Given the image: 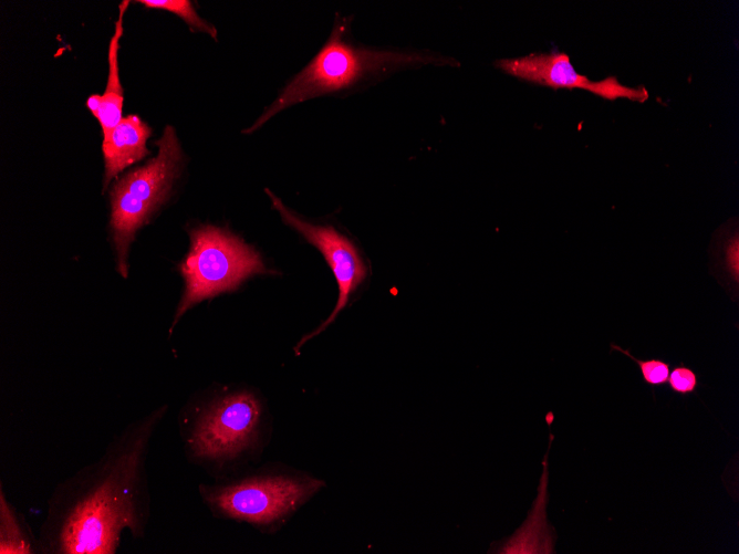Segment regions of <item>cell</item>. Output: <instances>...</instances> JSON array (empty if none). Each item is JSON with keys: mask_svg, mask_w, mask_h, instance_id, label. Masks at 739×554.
Here are the masks:
<instances>
[{"mask_svg": "<svg viewBox=\"0 0 739 554\" xmlns=\"http://www.w3.org/2000/svg\"><path fill=\"white\" fill-rule=\"evenodd\" d=\"M168 406L133 419L102 454L53 488L38 537L40 554H115L125 533L145 537L152 515L147 459Z\"/></svg>", "mask_w": 739, "mask_h": 554, "instance_id": "1", "label": "cell"}, {"mask_svg": "<svg viewBox=\"0 0 739 554\" xmlns=\"http://www.w3.org/2000/svg\"><path fill=\"white\" fill-rule=\"evenodd\" d=\"M177 427L186 460L220 480L260 463L273 419L256 391L219 387L189 400Z\"/></svg>", "mask_w": 739, "mask_h": 554, "instance_id": "2", "label": "cell"}, {"mask_svg": "<svg viewBox=\"0 0 739 554\" xmlns=\"http://www.w3.org/2000/svg\"><path fill=\"white\" fill-rule=\"evenodd\" d=\"M326 483L284 462H264L235 475L198 484L200 501L219 520L248 524L262 534L281 531Z\"/></svg>", "mask_w": 739, "mask_h": 554, "instance_id": "3", "label": "cell"}, {"mask_svg": "<svg viewBox=\"0 0 739 554\" xmlns=\"http://www.w3.org/2000/svg\"><path fill=\"white\" fill-rule=\"evenodd\" d=\"M344 27H335L313 60L282 90L247 133L258 129L267 121L289 106L335 92L361 79L388 69L408 64L439 62L430 56L392 51L360 49L344 39Z\"/></svg>", "mask_w": 739, "mask_h": 554, "instance_id": "4", "label": "cell"}, {"mask_svg": "<svg viewBox=\"0 0 739 554\" xmlns=\"http://www.w3.org/2000/svg\"><path fill=\"white\" fill-rule=\"evenodd\" d=\"M190 250L180 265L185 291L169 334L199 302L232 291L248 276L266 272L259 254L230 232L212 226L190 231Z\"/></svg>", "mask_w": 739, "mask_h": 554, "instance_id": "5", "label": "cell"}, {"mask_svg": "<svg viewBox=\"0 0 739 554\" xmlns=\"http://www.w3.org/2000/svg\"><path fill=\"white\" fill-rule=\"evenodd\" d=\"M157 146V156L119 179L111 192V227L118 271L124 278L127 275L128 247L136 230L166 198L178 174L181 151L171 126L164 129Z\"/></svg>", "mask_w": 739, "mask_h": 554, "instance_id": "6", "label": "cell"}, {"mask_svg": "<svg viewBox=\"0 0 739 554\" xmlns=\"http://www.w3.org/2000/svg\"><path fill=\"white\" fill-rule=\"evenodd\" d=\"M272 206L283 221L299 231L310 243L316 247L332 269L339 286V299L330 316L313 332L303 336L294 349L298 352L309 339L319 335L346 306L350 295L364 281L367 268L355 245L331 226H315L302 220L290 211L282 201L268 189Z\"/></svg>", "mask_w": 739, "mask_h": 554, "instance_id": "7", "label": "cell"}, {"mask_svg": "<svg viewBox=\"0 0 739 554\" xmlns=\"http://www.w3.org/2000/svg\"><path fill=\"white\" fill-rule=\"evenodd\" d=\"M495 65L506 73L522 81L552 88H581L604 100L615 101L627 98L633 102H645L649 94L643 87H631L622 84L614 75L601 81H593L579 73L564 52L531 53L524 56L500 59Z\"/></svg>", "mask_w": 739, "mask_h": 554, "instance_id": "8", "label": "cell"}, {"mask_svg": "<svg viewBox=\"0 0 739 554\" xmlns=\"http://www.w3.org/2000/svg\"><path fill=\"white\" fill-rule=\"evenodd\" d=\"M149 135L150 127L138 116L129 115L103 138L104 189L118 173L149 154L146 147Z\"/></svg>", "mask_w": 739, "mask_h": 554, "instance_id": "9", "label": "cell"}, {"mask_svg": "<svg viewBox=\"0 0 739 554\" xmlns=\"http://www.w3.org/2000/svg\"><path fill=\"white\" fill-rule=\"evenodd\" d=\"M548 453L543 461V473L539 485V494L528 519L512 536L503 543L492 546L489 553H554V534L545 519V503L548 502Z\"/></svg>", "mask_w": 739, "mask_h": 554, "instance_id": "10", "label": "cell"}, {"mask_svg": "<svg viewBox=\"0 0 739 554\" xmlns=\"http://www.w3.org/2000/svg\"><path fill=\"white\" fill-rule=\"evenodd\" d=\"M129 1L119 4L118 19L108 46V76L102 95H91L86 105L101 124L103 136H107L121 122L123 108V87L119 82L117 53L123 35V17Z\"/></svg>", "mask_w": 739, "mask_h": 554, "instance_id": "11", "label": "cell"}, {"mask_svg": "<svg viewBox=\"0 0 739 554\" xmlns=\"http://www.w3.org/2000/svg\"><path fill=\"white\" fill-rule=\"evenodd\" d=\"M0 554H40L38 534L8 500L0 483Z\"/></svg>", "mask_w": 739, "mask_h": 554, "instance_id": "12", "label": "cell"}, {"mask_svg": "<svg viewBox=\"0 0 739 554\" xmlns=\"http://www.w3.org/2000/svg\"><path fill=\"white\" fill-rule=\"evenodd\" d=\"M148 8L163 9L180 17L191 29L206 32L217 39L215 27L202 20L187 0H140Z\"/></svg>", "mask_w": 739, "mask_h": 554, "instance_id": "13", "label": "cell"}, {"mask_svg": "<svg viewBox=\"0 0 739 554\" xmlns=\"http://www.w3.org/2000/svg\"><path fill=\"white\" fill-rule=\"evenodd\" d=\"M611 351H618L634 360L641 370L645 384L652 387H657L663 386L667 381L670 372V365L668 363L657 358L638 359L633 356L629 351L623 349L614 344H611Z\"/></svg>", "mask_w": 739, "mask_h": 554, "instance_id": "14", "label": "cell"}, {"mask_svg": "<svg viewBox=\"0 0 739 554\" xmlns=\"http://www.w3.org/2000/svg\"><path fill=\"white\" fill-rule=\"evenodd\" d=\"M669 389L681 396L695 393L698 386L697 374L689 367L678 365L669 372L668 376Z\"/></svg>", "mask_w": 739, "mask_h": 554, "instance_id": "15", "label": "cell"}]
</instances>
